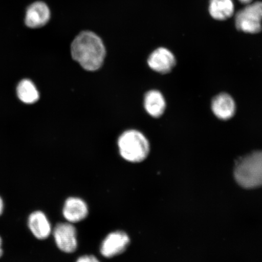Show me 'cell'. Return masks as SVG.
Wrapping results in <instances>:
<instances>
[{
    "instance_id": "6da1fadb",
    "label": "cell",
    "mask_w": 262,
    "mask_h": 262,
    "mask_svg": "<svg viewBox=\"0 0 262 262\" xmlns=\"http://www.w3.org/2000/svg\"><path fill=\"white\" fill-rule=\"evenodd\" d=\"M72 57L84 70L95 71L101 67L106 57L103 42L94 32L82 31L75 37L71 46Z\"/></svg>"
},
{
    "instance_id": "7a4b0ae2",
    "label": "cell",
    "mask_w": 262,
    "mask_h": 262,
    "mask_svg": "<svg viewBox=\"0 0 262 262\" xmlns=\"http://www.w3.org/2000/svg\"><path fill=\"white\" fill-rule=\"evenodd\" d=\"M235 179L245 188L262 186V150H258L242 157L235 164Z\"/></svg>"
},
{
    "instance_id": "3957f363",
    "label": "cell",
    "mask_w": 262,
    "mask_h": 262,
    "mask_svg": "<svg viewBox=\"0 0 262 262\" xmlns=\"http://www.w3.org/2000/svg\"><path fill=\"white\" fill-rule=\"evenodd\" d=\"M121 156L127 161L138 163L143 161L149 155L148 140L138 130L125 131L118 140Z\"/></svg>"
},
{
    "instance_id": "277c9868",
    "label": "cell",
    "mask_w": 262,
    "mask_h": 262,
    "mask_svg": "<svg viewBox=\"0 0 262 262\" xmlns=\"http://www.w3.org/2000/svg\"><path fill=\"white\" fill-rule=\"evenodd\" d=\"M262 2L248 4L235 16V26L238 30L256 34L261 30Z\"/></svg>"
},
{
    "instance_id": "5b68a950",
    "label": "cell",
    "mask_w": 262,
    "mask_h": 262,
    "mask_svg": "<svg viewBox=\"0 0 262 262\" xmlns=\"http://www.w3.org/2000/svg\"><path fill=\"white\" fill-rule=\"evenodd\" d=\"M51 17V10L47 3L37 0L30 3L26 8L24 24L29 29H40L48 25Z\"/></svg>"
},
{
    "instance_id": "8992f818",
    "label": "cell",
    "mask_w": 262,
    "mask_h": 262,
    "mask_svg": "<svg viewBox=\"0 0 262 262\" xmlns=\"http://www.w3.org/2000/svg\"><path fill=\"white\" fill-rule=\"evenodd\" d=\"M53 235L55 244L61 251L72 253L77 250V230L71 223H60L55 226Z\"/></svg>"
},
{
    "instance_id": "52a82bcc",
    "label": "cell",
    "mask_w": 262,
    "mask_h": 262,
    "mask_svg": "<svg viewBox=\"0 0 262 262\" xmlns=\"http://www.w3.org/2000/svg\"><path fill=\"white\" fill-rule=\"evenodd\" d=\"M130 240L125 232H111L103 242L101 253L104 257L110 258L123 253L129 244Z\"/></svg>"
},
{
    "instance_id": "ba28073f",
    "label": "cell",
    "mask_w": 262,
    "mask_h": 262,
    "mask_svg": "<svg viewBox=\"0 0 262 262\" xmlns=\"http://www.w3.org/2000/svg\"><path fill=\"white\" fill-rule=\"evenodd\" d=\"M176 63V58L172 52L165 48L156 49L149 55L147 64L152 70L161 74L171 71Z\"/></svg>"
},
{
    "instance_id": "9c48e42d",
    "label": "cell",
    "mask_w": 262,
    "mask_h": 262,
    "mask_svg": "<svg viewBox=\"0 0 262 262\" xmlns=\"http://www.w3.org/2000/svg\"><path fill=\"white\" fill-rule=\"evenodd\" d=\"M63 214L66 220L71 224L79 222L87 217V204L80 198H68L64 203Z\"/></svg>"
},
{
    "instance_id": "30bf717a",
    "label": "cell",
    "mask_w": 262,
    "mask_h": 262,
    "mask_svg": "<svg viewBox=\"0 0 262 262\" xmlns=\"http://www.w3.org/2000/svg\"><path fill=\"white\" fill-rule=\"evenodd\" d=\"M28 224L32 234L39 240H44L51 234V225L44 212L40 211L32 212L29 215Z\"/></svg>"
},
{
    "instance_id": "8fae6325",
    "label": "cell",
    "mask_w": 262,
    "mask_h": 262,
    "mask_svg": "<svg viewBox=\"0 0 262 262\" xmlns=\"http://www.w3.org/2000/svg\"><path fill=\"white\" fill-rule=\"evenodd\" d=\"M213 113L221 120H228L234 116L235 104L233 98L229 94L222 93L215 96L212 101Z\"/></svg>"
},
{
    "instance_id": "7c38bea8",
    "label": "cell",
    "mask_w": 262,
    "mask_h": 262,
    "mask_svg": "<svg viewBox=\"0 0 262 262\" xmlns=\"http://www.w3.org/2000/svg\"><path fill=\"white\" fill-rule=\"evenodd\" d=\"M144 104L147 113L153 117H159L165 112V100L161 93L158 91L147 92L145 95Z\"/></svg>"
},
{
    "instance_id": "4fadbf2b",
    "label": "cell",
    "mask_w": 262,
    "mask_h": 262,
    "mask_svg": "<svg viewBox=\"0 0 262 262\" xmlns=\"http://www.w3.org/2000/svg\"><path fill=\"white\" fill-rule=\"evenodd\" d=\"M209 11L212 18L225 20L233 15L234 6L232 0H210Z\"/></svg>"
},
{
    "instance_id": "5bb4252c",
    "label": "cell",
    "mask_w": 262,
    "mask_h": 262,
    "mask_svg": "<svg viewBox=\"0 0 262 262\" xmlns=\"http://www.w3.org/2000/svg\"><path fill=\"white\" fill-rule=\"evenodd\" d=\"M16 94L23 103L26 104H33L39 100L40 95L33 82L29 79H24L16 87Z\"/></svg>"
},
{
    "instance_id": "9a60e30c",
    "label": "cell",
    "mask_w": 262,
    "mask_h": 262,
    "mask_svg": "<svg viewBox=\"0 0 262 262\" xmlns=\"http://www.w3.org/2000/svg\"><path fill=\"white\" fill-rule=\"evenodd\" d=\"M77 262H100L94 255H84L80 257Z\"/></svg>"
},
{
    "instance_id": "2e32d148",
    "label": "cell",
    "mask_w": 262,
    "mask_h": 262,
    "mask_svg": "<svg viewBox=\"0 0 262 262\" xmlns=\"http://www.w3.org/2000/svg\"><path fill=\"white\" fill-rule=\"evenodd\" d=\"M3 210H4V202H3L2 198L0 196V215L2 214Z\"/></svg>"
},
{
    "instance_id": "e0dca14e",
    "label": "cell",
    "mask_w": 262,
    "mask_h": 262,
    "mask_svg": "<svg viewBox=\"0 0 262 262\" xmlns=\"http://www.w3.org/2000/svg\"><path fill=\"white\" fill-rule=\"evenodd\" d=\"M3 254V251L2 249V239L1 237H0V257L2 256Z\"/></svg>"
},
{
    "instance_id": "ac0fdd59",
    "label": "cell",
    "mask_w": 262,
    "mask_h": 262,
    "mask_svg": "<svg viewBox=\"0 0 262 262\" xmlns=\"http://www.w3.org/2000/svg\"><path fill=\"white\" fill-rule=\"evenodd\" d=\"M241 3H244V4H250L253 0H239Z\"/></svg>"
}]
</instances>
